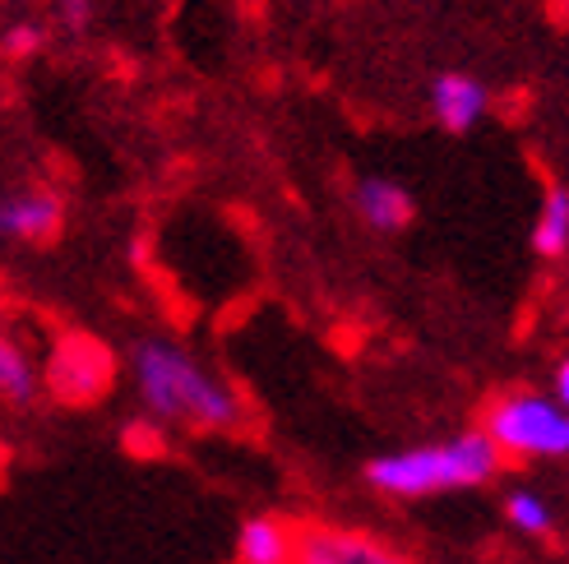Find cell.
I'll list each match as a JSON object with an SVG mask.
<instances>
[{"label": "cell", "mask_w": 569, "mask_h": 564, "mask_svg": "<svg viewBox=\"0 0 569 564\" xmlns=\"http://www.w3.org/2000/svg\"><path fill=\"white\" fill-rule=\"evenodd\" d=\"M297 564H412L403 551H393L380 537L343 527H301Z\"/></svg>", "instance_id": "obj_5"}, {"label": "cell", "mask_w": 569, "mask_h": 564, "mask_svg": "<svg viewBox=\"0 0 569 564\" xmlns=\"http://www.w3.org/2000/svg\"><path fill=\"white\" fill-rule=\"evenodd\" d=\"M56 19H61L70 33L93 23V0H56Z\"/></svg>", "instance_id": "obj_14"}, {"label": "cell", "mask_w": 569, "mask_h": 564, "mask_svg": "<svg viewBox=\"0 0 569 564\" xmlns=\"http://www.w3.org/2000/svg\"><path fill=\"white\" fill-rule=\"evenodd\" d=\"M551 384H556V393H551V399H556V403L565 407V399H569V365H565V361L556 365V375H551Z\"/></svg>", "instance_id": "obj_16"}, {"label": "cell", "mask_w": 569, "mask_h": 564, "mask_svg": "<svg viewBox=\"0 0 569 564\" xmlns=\"http://www.w3.org/2000/svg\"><path fill=\"white\" fill-rule=\"evenodd\" d=\"M297 546H301V523L282 514H254L241 523L237 560L241 564H297Z\"/></svg>", "instance_id": "obj_7"}, {"label": "cell", "mask_w": 569, "mask_h": 564, "mask_svg": "<svg viewBox=\"0 0 569 564\" xmlns=\"http://www.w3.org/2000/svg\"><path fill=\"white\" fill-rule=\"evenodd\" d=\"M38 47H42V23L23 19V23H10L6 28V51L10 56H33Z\"/></svg>", "instance_id": "obj_13"}, {"label": "cell", "mask_w": 569, "mask_h": 564, "mask_svg": "<svg viewBox=\"0 0 569 564\" xmlns=\"http://www.w3.org/2000/svg\"><path fill=\"white\" fill-rule=\"evenodd\" d=\"M61 222H66V204L51 190H19L0 200V236L6 241L42 245L61 232Z\"/></svg>", "instance_id": "obj_6"}, {"label": "cell", "mask_w": 569, "mask_h": 564, "mask_svg": "<svg viewBox=\"0 0 569 564\" xmlns=\"http://www.w3.org/2000/svg\"><path fill=\"white\" fill-rule=\"evenodd\" d=\"M487 107H491L487 83L472 79V74H440L431 83V111L449 134L472 130L481 117H487Z\"/></svg>", "instance_id": "obj_8"}, {"label": "cell", "mask_w": 569, "mask_h": 564, "mask_svg": "<svg viewBox=\"0 0 569 564\" xmlns=\"http://www.w3.org/2000/svg\"><path fill=\"white\" fill-rule=\"evenodd\" d=\"M505 459L481 431H463L453 440L417 444V449H393L366 467V482L380 495L398 500H421V495H445V491H472L496 482Z\"/></svg>", "instance_id": "obj_2"}, {"label": "cell", "mask_w": 569, "mask_h": 564, "mask_svg": "<svg viewBox=\"0 0 569 564\" xmlns=\"http://www.w3.org/2000/svg\"><path fill=\"white\" fill-rule=\"evenodd\" d=\"M496 444L500 459L515 463H551L569 454V412L551 399V393H505L487 407V426H481Z\"/></svg>", "instance_id": "obj_3"}, {"label": "cell", "mask_w": 569, "mask_h": 564, "mask_svg": "<svg viewBox=\"0 0 569 564\" xmlns=\"http://www.w3.org/2000/svg\"><path fill=\"white\" fill-rule=\"evenodd\" d=\"M107 380H111V356L93 343V338H66L47 365V384L61 393L66 403L98 399L107 389Z\"/></svg>", "instance_id": "obj_4"}, {"label": "cell", "mask_w": 569, "mask_h": 564, "mask_svg": "<svg viewBox=\"0 0 569 564\" xmlns=\"http://www.w3.org/2000/svg\"><path fill=\"white\" fill-rule=\"evenodd\" d=\"M126 440L134 444V454H162V426L149 416H144V426H130Z\"/></svg>", "instance_id": "obj_15"}, {"label": "cell", "mask_w": 569, "mask_h": 564, "mask_svg": "<svg viewBox=\"0 0 569 564\" xmlns=\"http://www.w3.org/2000/svg\"><path fill=\"white\" fill-rule=\"evenodd\" d=\"M134 393L144 403V416L158 426L186 431H232L241 426V393L218 380L194 352L167 338H139L130 352Z\"/></svg>", "instance_id": "obj_1"}, {"label": "cell", "mask_w": 569, "mask_h": 564, "mask_svg": "<svg viewBox=\"0 0 569 564\" xmlns=\"http://www.w3.org/2000/svg\"><path fill=\"white\" fill-rule=\"evenodd\" d=\"M357 213L366 228H376V232H403L417 218V200L408 185H398L389 177H366L357 185Z\"/></svg>", "instance_id": "obj_9"}, {"label": "cell", "mask_w": 569, "mask_h": 564, "mask_svg": "<svg viewBox=\"0 0 569 564\" xmlns=\"http://www.w3.org/2000/svg\"><path fill=\"white\" fill-rule=\"evenodd\" d=\"M532 250L542 260H565V250H569V190L565 185L547 190L542 213H537V228H532Z\"/></svg>", "instance_id": "obj_11"}, {"label": "cell", "mask_w": 569, "mask_h": 564, "mask_svg": "<svg viewBox=\"0 0 569 564\" xmlns=\"http://www.w3.org/2000/svg\"><path fill=\"white\" fill-rule=\"evenodd\" d=\"M505 518L515 523L519 532H528V537H551L556 532V510L547 495H537L528 486H515L505 495Z\"/></svg>", "instance_id": "obj_12"}, {"label": "cell", "mask_w": 569, "mask_h": 564, "mask_svg": "<svg viewBox=\"0 0 569 564\" xmlns=\"http://www.w3.org/2000/svg\"><path fill=\"white\" fill-rule=\"evenodd\" d=\"M6 467H10V449H6V444H0V472H6Z\"/></svg>", "instance_id": "obj_17"}, {"label": "cell", "mask_w": 569, "mask_h": 564, "mask_svg": "<svg viewBox=\"0 0 569 564\" xmlns=\"http://www.w3.org/2000/svg\"><path fill=\"white\" fill-rule=\"evenodd\" d=\"M42 393V371L14 338H0V403L10 407H33Z\"/></svg>", "instance_id": "obj_10"}]
</instances>
